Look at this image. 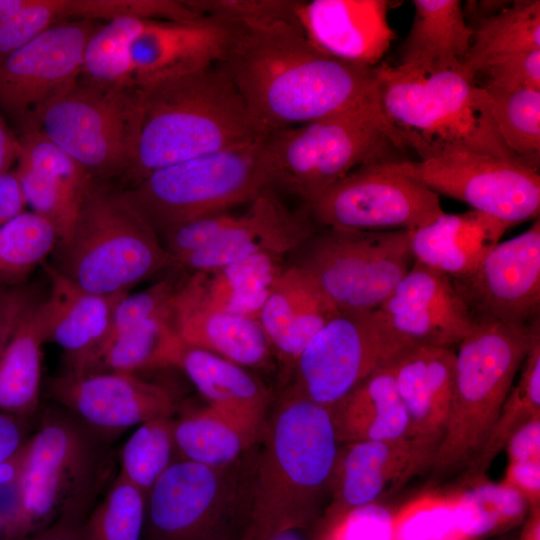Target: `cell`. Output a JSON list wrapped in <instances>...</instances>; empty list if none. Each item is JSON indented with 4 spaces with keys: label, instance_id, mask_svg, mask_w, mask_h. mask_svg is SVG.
Segmentation results:
<instances>
[{
    "label": "cell",
    "instance_id": "6da1fadb",
    "mask_svg": "<svg viewBox=\"0 0 540 540\" xmlns=\"http://www.w3.org/2000/svg\"><path fill=\"white\" fill-rule=\"evenodd\" d=\"M221 25L226 39L217 64L266 134L378 100V65L324 53L295 22Z\"/></svg>",
    "mask_w": 540,
    "mask_h": 540
},
{
    "label": "cell",
    "instance_id": "7a4b0ae2",
    "mask_svg": "<svg viewBox=\"0 0 540 540\" xmlns=\"http://www.w3.org/2000/svg\"><path fill=\"white\" fill-rule=\"evenodd\" d=\"M339 443L327 407L292 387L268 413L259 441L243 540L308 527L329 495Z\"/></svg>",
    "mask_w": 540,
    "mask_h": 540
},
{
    "label": "cell",
    "instance_id": "3957f363",
    "mask_svg": "<svg viewBox=\"0 0 540 540\" xmlns=\"http://www.w3.org/2000/svg\"><path fill=\"white\" fill-rule=\"evenodd\" d=\"M140 91L142 123L129 186L154 170L266 134L217 63Z\"/></svg>",
    "mask_w": 540,
    "mask_h": 540
},
{
    "label": "cell",
    "instance_id": "277c9868",
    "mask_svg": "<svg viewBox=\"0 0 540 540\" xmlns=\"http://www.w3.org/2000/svg\"><path fill=\"white\" fill-rule=\"evenodd\" d=\"M117 473L112 442L54 403L40 409L16 480L25 540L60 519L84 523Z\"/></svg>",
    "mask_w": 540,
    "mask_h": 540
},
{
    "label": "cell",
    "instance_id": "5b68a950",
    "mask_svg": "<svg viewBox=\"0 0 540 540\" xmlns=\"http://www.w3.org/2000/svg\"><path fill=\"white\" fill-rule=\"evenodd\" d=\"M378 77L381 110L419 160L455 151L518 159L498 133L488 93L462 67L422 74L379 63Z\"/></svg>",
    "mask_w": 540,
    "mask_h": 540
},
{
    "label": "cell",
    "instance_id": "8992f818",
    "mask_svg": "<svg viewBox=\"0 0 540 540\" xmlns=\"http://www.w3.org/2000/svg\"><path fill=\"white\" fill-rule=\"evenodd\" d=\"M49 262L80 288L100 294L130 288L172 267L158 235L113 181L90 178L68 237Z\"/></svg>",
    "mask_w": 540,
    "mask_h": 540
},
{
    "label": "cell",
    "instance_id": "52a82bcc",
    "mask_svg": "<svg viewBox=\"0 0 540 540\" xmlns=\"http://www.w3.org/2000/svg\"><path fill=\"white\" fill-rule=\"evenodd\" d=\"M274 185L305 202L363 165L407 160L400 134L379 100L265 136Z\"/></svg>",
    "mask_w": 540,
    "mask_h": 540
},
{
    "label": "cell",
    "instance_id": "ba28073f",
    "mask_svg": "<svg viewBox=\"0 0 540 540\" xmlns=\"http://www.w3.org/2000/svg\"><path fill=\"white\" fill-rule=\"evenodd\" d=\"M538 332L540 318L476 322L458 344L452 406L431 468L436 476L466 470L478 456Z\"/></svg>",
    "mask_w": 540,
    "mask_h": 540
},
{
    "label": "cell",
    "instance_id": "9c48e42d",
    "mask_svg": "<svg viewBox=\"0 0 540 540\" xmlns=\"http://www.w3.org/2000/svg\"><path fill=\"white\" fill-rule=\"evenodd\" d=\"M265 136L154 170L124 193L159 239L190 221L249 204L275 186Z\"/></svg>",
    "mask_w": 540,
    "mask_h": 540
},
{
    "label": "cell",
    "instance_id": "30bf717a",
    "mask_svg": "<svg viewBox=\"0 0 540 540\" xmlns=\"http://www.w3.org/2000/svg\"><path fill=\"white\" fill-rule=\"evenodd\" d=\"M258 450L225 467L175 462L146 496L141 540H243Z\"/></svg>",
    "mask_w": 540,
    "mask_h": 540
},
{
    "label": "cell",
    "instance_id": "8fae6325",
    "mask_svg": "<svg viewBox=\"0 0 540 540\" xmlns=\"http://www.w3.org/2000/svg\"><path fill=\"white\" fill-rule=\"evenodd\" d=\"M141 91L82 78L50 101L34 129L71 156L95 179L126 182L137 157Z\"/></svg>",
    "mask_w": 540,
    "mask_h": 540
},
{
    "label": "cell",
    "instance_id": "7c38bea8",
    "mask_svg": "<svg viewBox=\"0 0 540 540\" xmlns=\"http://www.w3.org/2000/svg\"><path fill=\"white\" fill-rule=\"evenodd\" d=\"M296 255L294 264L339 312L378 309L415 263L406 229L322 227Z\"/></svg>",
    "mask_w": 540,
    "mask_h": 540
},
{
    "label": "cell",
    "instance_id": "4fadbf2b",
    "mask_svg": "<svg viewBox=\"0 0 540 540\" xmlns=\"http://www.w3.org/2000/svg\"><path fill=\"white\" fill-rule=\"evenodd\" d=\"M408 346L378 309L339 312L299 355L293 387L328 408Z\"/></svg>",
    "mask_w": 540,
    "mask_h": 540
},
{
    "label": "cell",
    "instance_id": "5bb4252c",
    "mask_svg": "<svg viewBox=\"0 0 540 540\" xmlns=\"http://www.w3.org/2000/svg\"><path fill=\"white\" fill-rule=\"evenodd\" d=\"M398 172L473 210L516 225L539 218L540 175L518 159L455 151L391 163Z\"/></svg>",
    "mask_w": 540,
    "mask_h": 540
},
{
    "label": "cell",
    "instance_id": "9a60e30c",
    "mask_svg": "<svg viewBox=\"0 0 540 540\" xmlns=\"http://www.w3.org/2000/svg\"><path fill=\"white\" fill-rule=\"evenodd\" d=\"M307 208L321 227L369 231L411 230L444 213L439 195L391 163L356 168Z\"/></svg>",
    "mask_w": 540,
    "mask_h": 540
},
{
    "label": "cell",
    "instance_id": "2e32d148",
    "mask_svg": "<svg viewBox=\"0 0 540 540\" xmlns=\"http://www.w3.org/2000/svg\"><path fill=\"white\" fill-rule=\"evenodd\" d=\"M102 22H58L0 59V108L20 127L34 129L41 110L80 77L84 51Z\"/></svg>",
    "mask_w": 540,
    "mask_h": 540
},
{
    "label": "cell",
    "instance_id": "e0dca14e",
    "mask_svg": "<svg viewBox=\"0 0 540 540\" xmlns=\"http://www.w3.org/2000/svg\"><path fill=\"white\" fill-rule=\"evenodd\" d=\"M46 394L52 403L112 443L133 426L174 417L179 407L169 387L131 373L63 372L48 379Z\"/></svg>",
    "mask_w": 540,
    "mask_h": 540
},
{
    "label": "cell",
    "instance_id": "ac0fdd59",
    "mask_svg": "<svg viewBox=\"0 0 540 540\" xmlns=\"http://www.w3.org/2000/svg\"><path fill=\"white\" fill-rule=\"evenodd\" d=\"M476 322L530 324L540 313V221L499 242L468 275L451 279Z\"/></svg>",
    "mask_w": 540,
    "mask_h": 540
},
{
    "label": "cell",
    "instance_id": "d6986e66",
    "mask_svg": "<svg viewBox=\"0 0 540 540\" xmlns=\"http://www.w3.org/2000/svg\"><path fill=\"white\" fill-rule=\"evenodd\" d=\"M439 441L423 437L359 441L338 446L327 516L368 507L413 476L432 468Z\"/></svg>",
    "mask_w": 540,
    "mask_h": 540
},
{
    "label": "cell",
    "instance_id": "ffe728a7",
    "mask_svg": "<svg viewBox=\"0 0 540 540\" xmlns=\"http://www.w3.org/2000/svg\"><path fill=\"white\" fill-rule=\"evenodd\" d=\"M309 213L294 212L266 192L245 212H223L217 238L179 257L172 267L192 273L209 272L258 254L285 256L296 252L318 229Z\"/></svg>",
    "mask_w": 540,
    "mask_h": 540
},
{
    "label": "cell",
    "instance_id": "44dd1931",
    "mask_svg": "<svg viewBox=\"0 0 540 540\" xmlns=\"http://www.w3.org/2000/svg\"><path fill=\"white\" fill-rule=\"evenodd\" d=\"M378 310L411 345L454 349L475 324L451 278L417 262Z\"/></svg>",
    "mask_w": 540,
    "mask_h": 540
},
{
    "label": "cell",
    "instance_id": "7402d4cb",
    "mask_svg": "<svg viewBox=\"0 0 540 540\" xmlns=\"http://www.w3.org/2000/svg\"><path fill=\"white\" fill-rule=\"evenodd\" d=\"M386 0L295 1V21L316 48L342 61L375 67L395 37Z\"/></svg>",
    "mask_w": 540,
    "mask_h": 540
},
{
    "label": "cell",
    "instance_id": "603a6c76",
    "mask_svg": "<svg viewBox=\"0 0 540 540\" xmlns=\"http://www.w3.org/2000/svg\"><path fill=\"white\" fill-rule=\"evenodd\" d=\"M225 39V27L209 18L147 20L129 48L134 86L143 89L217 63Z\"/></svg>",
    "mask_w": 540,
    "mask_h": 540
},
{
    "label": "cell",
    "instance_id": "cb8c5ba5",
    "mask_svg": "<svg viewBox=\"0 0 540 540\" xmlns=\"http://www.w3.org/2000/svg\"><path fill=\"white\" fill-rule=\"evenodd\" d=\"M337 313L308 274L293 263L277 276L257 319L273 355L293 369L306 345Z\"/></svg>",
    "mask_w": 540,
    "mask_h": 540
},
{
    "label": "cell",
    "instance_id": "d4e9b609",
    "mask_svg": "<svg viewBox=\"0 0 540 540\" xmlns=\"http://www.w3.org/2000/svg\"><path fill=\"white\" fill-rule=\"evenodd\" d=\"M455 359L453 348L411 345L390 362L414 437L441 441L453 401Z\"/></svg>",
    "mask_w": 540,
    "mask_h": 540
},
{
    "label": "cell",
    "instance_id": "484cf974",
    "mask_svg": "<svg viewBox=\"0 0 540 540\" xmlns=\"http://www.w3.org/2000/svg\"><path fill=\"white\" fill-rule=\"evenodd\" d=\"M41 267L48 285L44 298L46 341L56 343L63 349L65 371H68L102 343L113 310L126 293L100 295L88 292L70 281L48 261Z\"/></svg>",
    "mask_w": 540,
    "mask_h": 540
},
{
    "label": "cell",
    "instance_id": "4316f807",
    "mask_svg": "<svg viewBox=\"0 0 540 540\" xmlns=\"http://www.w3.org/2000/svg\"><path fill=\"white\" fill-rule=\"evenodd\" d=\"M515 225L476 210L443 213L410 230L415 262L458 279L471 273Z\"/></svg>",
    "mask_w": 540,
    "mask_h": 540
},
{
    "label": "cell",
    "instance_id": "83f0119b",
    "mask_svg": "<svg viewBox=\"0 0 540 540\" xmlns=\"http://www.w3.org/2000/svg\"><path fill=\"white\" fill-rule=\"evenodd\" d=\"M284 256L258 254L209 272L192 273L176 298L202 308L256 318L285 267Z\"/></svg>",
    "mask_w": 540,
    "mask_h": 540
},
{
    "label": "cell",
    "instance_id": "f1b7e54d",
    "mask_svg": "<svg viewBox=\"0 0 540 540\" xmlns=\"http://www.w3.org/2000/svg\"><path fill=\"white\" fill-rule=\"evenodd\" d=\"M179 368L208 406L262 434L270 411L271 394L246 368L186 345Z\"/></svg>",
    "mask_w": 540,
    "mask_h": 540
},
{
    "label": "cell",
    "instance_id": "f546056e",
    "mask_svg": "<svg viewBox=\"0 0 540 540\" xmlns=\"http://www.w3.org/2000/svg\"><path fill=\"white\" fill-rule=\"evenodd\" d=\"M328 410L339 445L414 437L390 362Z\"/></svg>",
    "mask_w": 540,
    "mask_h": 540
},
{
    "label": "cell",
    "instance_id": "4dcf8cb0",
    "mask_svg": "<svg viewBox=\"0 0 540 540\" xmlns=\"http://www.w3.org/2000/svg\"><path fill=\"white\" fill-rule=\"evenodd\" d=\"M410 31L398 49V68L431 73L461 68L473 36L460 0H413Z\"/></svg>",
    "mask_w": 540,
    "mask_h": 540
},
{
    "label": "cell",
    "instance_id": "1f68e13d",
    "mask_svg": "<svg viewBox=\"0 0 540 540\" xmlns=\"http://www.w3.org/2000/svg\"><path fill=\"white\" fill-rule=\"evenodd\" d=\"M171 318L186 346L209 351L246 369L264 368L274 356L256 318L191 305L178 300L176 293Z\"/></svg>",
    "mask_w": 540,
    "mask_h": 540
},
{
    "label": "cell",
    "instance_id": "d6a6232c",
    "mask_svg": "<svg viewBox=\"0 0 540 540\" xmlns=\"http://www.w3.org/2000/svg\"><path fill=\"white\" fill-rule=\"evenodd\" d=\"M45 294L25 313L0 355V412L35 418L40 410Z\"/></svg>",
    "mask_w": 540,
    "mask_h": 540
},
{
    "label": "cell",
    "instance_id": "836d02e7",
    "mask_svg": "<svg viewBox=\"0 0 540 540\" xmlns=\"http://www.w3.org/2000/svg\"><path fill=\"white\" fill-rule=\"evenodd\" d=\"M185 344L171 316L146 320L106 341L69 373L142 371L179 368Z\"/></svg>",
    "mask_w": 540,
    "mask_h": 540
},
{
    "label": "cell",
    "instance_id": "e575fe53",
    "mask_svg": "<svg viewBox=\"0 0 540 540\" xmlns=\"http://www.w3.org/2000/svg\"><path fill=\"white\" fill-rule=\"evenodd\" d=\"M258 434L210 406L174 418V439L181 460L208 467L238 461L260 441Z\"/></svg>",
    "mask_w": 540,
    "mask_h": 540
},
{
    "label": "cell",
    "instance_id": "d590c367",
    "mask_svg": "<svg viewBox=\"0 0 540 540\" xmlns=\"http://www.w3.org/2000/svg\"><path fill=\"white\" fill-rule=\"evenodd\" d=\"M462 70L472 78L506 57L540 49V1L515 0L472 27Z\"/></svg>",
    "mask_w": 540,
    "mask_h": 540
},
{
    "label": "cell",
    "instance_id": "8d00e7d4",
    "mask_svg": "<svg viewBox=\"0 0 540 540\" xmlns=\"http://www.w3.org/2000/svg\"><path fill=\"white\" fill-rule=\"evenodd\" d=\"M537 417H540V332L533 338L519 377L513 383L482 450L465 470V479L469 482L481 479L512 434Z\"/></svg>",
    "mask_w": 540,
    "mask_h": 540
},
{
    "label": "cell",
    "instance_id": "74e56055",
    "mask_svg": "<svg viewBox=\"0 0 540 540\" xmlns=\"http://www.w3.org/2000/svg\"><path fill=\"white\" fill-rule=\"evenodd\" d=\"M498 133L515 157L539 171L540 90L485 84Z\"/></svg>",
    "mask_w": 540,
    "mask_h": 540
},
{
    "label": "cell",
    "instance_id": "f35d334b",
    "mask_svg": "<svg viewBox=\"0 0 540 540\" xmlns=\"http://www.w3.org/2000/svg\"><path fill=\"white\" fill-rule=\"evenodd\" d=\"M179 460L174 439V417L140 424L117 451L118 474L145 496Z\"/></svg>",
    "mask_w": 540,
    "mask_h": 540
},
{
    "label": "cell",
    "instance_id": "ab89813d",
    "mask_svg": "<svg viewBox=\"0 0 540 540\" xmlns=\"http://www.w3.org/2000/svg\"><path fill=\"white\" fill-rule=\"evenodd\" d=\"M58 242L54 226L42 216L24 211L0 228V286L27 282L51 256Z\"/></svg>",
    "mask_w": 540,
    "mask_h": 540
},
{
    "label": "cell",
    "instance_id": "60d3db41",
    "mask_svg": "<svg viewBox=\"0 0 540 540\" xmlns=\"http://www.w3.org/2000/svg\"><path fill=\"white\" fill-rule=\"evenodd\" d=\"M147 20L124 16L102 22L87 42L80 78L108 87H134L129 48Z\"/></svg>",
    "mask_w": 540,
    "mask_h": 540
},
{
    "label": "cell",
    "instance_id": "b9f144b4",
    "mask_svg": "<svg viewBox=\"0 0 540 540\" xmlns=\"http://www.w3.org/2000/svg\"><path fill=\"white\" fill-rule=\"evenodd\" d=\"M146 496L117 473L82 525L83 540H141Z\"/></svg>",
    "mask_w": 540,
    "mask_h": 540
},
{
    "label": "cell",
    "instance_id": "7bdbcfd3",
    "mask_svg": "<svg viewBox=\"0 0 540 540\" xmlns=\"http://www.w3.org/2000/svg\"><path fill=\"white\" fill-rule=\"evenodd\" d=\"M529 507L514 490L501 483L475 486L459 504V521L471 535H483L505 527L526 515Z\"/></svg>",
    "mask_w": 540,
    "mask_h": 540
},
{
    "label": "cell",
    "instance_id": "ee69618b",
    "mask_svg": "<svg viewBox=\"0 0 540 540\" xmlns=\"http://www.w3.org/2000/svg\"><path fill=\"white\" fill-rule=\"evenodd\" d=\"M177 288L172 280L163 279L137 293L123 295L113 310L108 332L101 344L151 318L172 316Z\"/></svg>",
    "mask_w": 540,
    "mask_h": 540
},
{
    "label": "cell",
    "instance_id": "f6af8a7d",
    "mask_svg": "<svg viewBox=\"0 0 540 540\" xmlns=\"http://www.w3.org/2000/svg\"><path fill=\"white\" fill-rule=\"evenodd\" d=\"M196 11L220 24L295 22L294 2L289 0H186Z\"/></svg>",
    "mask_w": 540,
    "mask_h": 540
},
{
    "label": "cell",
    "instance_id": "bcb514c9",
    "mask_svg": "<svg viewBox=\"0 0 540 540\" xmlns=\"http://www.w3.org/2000/svg\"><path fill=\"white\" fill-rule=\"evenodd\" d=\"M483 73L488 76V85L506 89L540 90V49L501 59L487 67Z\"/></svg>",
    "mask_w": 540,
    "mask_h": 540
},
{
    "label": "cell",
    "instance_id": "7dc6e473",
    "mask_svg": "<svg viewBox=\"0 0 540 540\" xmlns=\"http://www.w3.org/2000/svg\"><path fill=\"white\" fill-rule=\"evenodd\" d=\"M46 290L37 282L0 286V355L25 313Z\"/></svg>",
    "mask_w": 540,
    "mask_h": 540
},
{
    "label": "cell",
    "instance_id": "c3c4849f",
    "mask_svg": "<svg viewBox=\"0 0 540 540\" xmlns=\"http://www.w3.org/2000/svg\"><path fill=\"white\" fill-rule=\"evenodd\" d=\"M502 483L518 493L529 508L540 505V460L509 461Z\"/></svg>",
    "mask_w": 540,
    "mask_h": 540
},
{
    "label": "cell",
    "instance_id": "681fc988",
    "mask_svg": "<svg viewBox=\"0 0 540 540\" xmlns=\"http://www.w3.org/2000/svg\"><path fill=\"white\" fill-rule=\"evenodd\" d=\"M35 418L0 412V465L13 458L25 445L35 427Z\"/></svg>",
    "mask_w": 540,
    "mask_h": 540
},
{
    "label": "cell",
    "instance_id": "f907efd6",
    "mask_svg": "<svg viewBox=\"0 0 540 540\" xmlns=\"http://www.w3.org/2000/svg\"><path fill=\"white\" fill-rule=\"evenodd\" d=\"M504 450L509 461L540 460V417L522 425L507 441Z\"/></svg>",
    "mask_w": 540,
    "mask_h": 540
},
{
    "label": "cell",
    "instance_id": "816d5d0a",
    "mask_svg": "<svg viewBox=\"0 0 540 540\" xmlns=\"http://www.w3.org/2000/svg\"><path fill=\"white\" fill-rule=\"evenodd\" d=\"M26 201L13 168L0 176V228L25 211Z\"/></svg>",
    "mask_w": 540,
    "mask_h": 540
},
{
    "label": "cell",
    "instance_id": "f5cc1de1",
    "mask_svg": "<svg viewBox=\"0 0 540 540\" xmlns=\"http://www.w3.org/2000/svg\"><path fill=\"white\" fill-rule=\"evenodd\" d=\"M20 151L19 137L0 114V176L13 169Z\"/></svg>",
    "mask_w": 540,
    "mask_h": 540
},
{
    "label": "cell",
    "instance_id": "db71d44e",
    "mask_svg": "<svg viewBox=\"0 0 540 540\" xmlns=\"http://www.w3.org/2000/svg\"><path fill=\"white\" fill-rule=\"evenodd\" d=\"M82 525L77 521L60 519L26 540H83Z\"/></svg>",
    "mask_w": 540,
    "mask_h": 540
},
{
    "label": "cell",
    "instance_id": "11a10c76",
    "mask_svg": "<svg viewBox=\"0 0 540 540\" xmlns=\"http://www.w3.org/2000/svg\"><path fill=\"white\" fill-rule=\"evenodd\" d=\"M511 1H467L463 5V12L467 23L473 21V26L481 22L484 19L494 16L504 8H506Z\"/></svg>",
    "mask_w": 540,
    "mask_h": 540
},
{
    "label": "cell",
    "instance_id": "9f6ffc18",
    "mask_svg": "<svg viewBox=\"0 0 540 540\" xmlns=\"http://www.w3.org/2000/svg\"><path fill=\"white\" fill-rule=\"evenodd\" d=\"M516 540H540V505L529 508Z\"/></svg>",
    "mask_w": 540,
    "mask_h": 540
},
{
    "label": "cell",
    "instance_id": "6f0895ef",
    "mask_svg": "<svg viewBox=\"0 0 540 540\" xmlns=\"http://www.w3.org/2000/svg\"><path fill=\"white\" fill-rule=\"evenodd\" d=\"M307 527H291L277 531L264 540H310Z\"/></svg>",
    "mask_w": 540,
    "mask_h": 540
},
{
    "label": "cell",
    "instance_id": "680465c9",
    "mask_svg": "<svg viewBox=\"0 0 540 540\" xmlns=\"http://www.w3.org/2000/svg\"><path fill=\"white\" fill-rule=\"evenodd\" d=\"M25 0H0V24L15 16L24 7Z\"/></svg>",
    "mask_w": 540,
    "mask_h": 540
},
{
    "label": "cell",
    "instance_id": "91938a15",
    "mask_svg": "<svg viewBox=\"0 0 540 540\" xmlns=\"http://www.w3.org/2000/svg\"><path fill=\"white\" fill-rule=\"evenodd\" d=\"M0 540H7L6 535L1 527H0Z\"/></svg>",
    "mask_w": 540,
    "mask_h": 540
},
{
    "label": "cell",
    "instance_id": "94428289",
    "mask_svg": "<svg viewBox=\"0 0 540 540\" xmlns=\"http://www.w3.org/2000/svg\"><path fill=\"white\" fill-rule=\"evenodd\" d=\"M500 540H511V538L510 537H505V538H502ZM512 540H516V539H512Z\"/></svg>",
    "mask_w": 540,
    "mask_h": 540
}]
</instances>
